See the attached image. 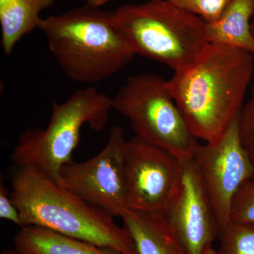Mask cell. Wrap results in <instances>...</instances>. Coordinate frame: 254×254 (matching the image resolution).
I'll return each mask as SVG.
<instances>
[{"instance_id":"obj_1","label":"cell","mask_w":254,"mask_h":254,"mask_svg":"<svg viewBox=\"0 0 254 254\" xmlns=\"http://www.w3.org/2000/svg\"><path fill=\"white\" fill-rule=\"evenodd\" d=\"M254 71V55L208 43L191 64L174 71L167 87L196 139H218L240 114Z\"/></svg>"},{"instance_id":"obj_2","label":"cell","mask_w":254,"mask_h":254,"mask_svg":"<svg viewBox=\"0 0 254 254\" xmlns=\"http://www.w3.org/2000/svg\"><path fill=\"white\" fill-rule=\"evenodd\" d=\"M17 167L10 196L21 227H43L124 254H138L131 235L115 223L111 214L60 186L39 169Z\"/></svg>"},{"instance_id":"obj_3","label":"cell","mask_w":254,"mask_h":254,"mask_svg":"<svg viewBox=\"0 0 254 254\" xmlns=\"http://www.w3.org/2000/svg\"><path fill=\"white\" fill-rule=\"evenodd\" d=\"M48 49L71 81L93 84L121 71L134 58L113 12L86 4L42 19Z\"/></svg>"},{"instance_id":"obj_4","label":"cell","mask_w":254,"mask_h":254,"mask_svg":"<svg viewBox=\"0 0 254 254\" xmlns=\"http://www.w3.org/2000/svg\"><path fill=\"white\" fill-rule=\"evenodd\" d=\"M115 23L135 53L180 71L191 64L208 44L207 23L168 0L120 6Z\"/></svg>"},{"instance_id":"obj_5","label":"cell","mask_w":254,"mask_h":254,"mask_svg":"<svg viewBox=\"0 0 254 254\" xmlns=\"http://www.w3.org/2000/svg\"><path fill=\"white\" fill-rule=\"evenodd\" d=\"M111 110L112 98L93 86L75 91L64 103L53 100L48 127L21 133L11 160L17 166L39 169L57 183L61 168L72 161L83 127L101 131Z\"/></svg>"},{"instance_id":"obj_6","label":"cell","mask_w":254,"mask_h":254,"mask_svg":"<svg viewBox=\"0 0 254 254\" xmlns=\"http://www.w3.org/2000/svg\"><path fill=\"white\" fill-rule=\"evenodd\" d=\"M112 105L129 121L135 136L163 148L182 163L193 158L198 143L161 76H129L112 98Z\"/></svg>"},{"instance_id":"obj_7","label":"cell","mask_w":254,"mask_h":254,"mask_svg":"<svg viewBox=\"0 0 254 254\" xmlns=\"http://www.w3.org/2000/svg\"><path fill=\"white\" fill-rule=\"evenodd\" d=\"M239 117L240 114L216 141L198 143L192 158L211 205L220 236L231 222L230 210L235 195L254 177L253 159L241 141Z\"/></svg>"},{"instance_id":"obj_8","label":"cell","mask_w":254,"mask_h":254,"mask_svg":"<svg viewBox=\"0 0 254 254\" xmlns=\"http://www.w3.org/2000/svg\"><path fill=\"white\" fill-rule=\"evenodd\" d=\"M126 143L123 128L112 127L104 148L87 161L72 160L64 165L57 184L113 217L122 218L128 210L125 191Z\"/></svg>"},{"instance_id":"obj_9","label":"cell","mask_w":254,"mask_h":254,"mask_svg":"<svg viewBox=\"0 0 254 254\" xmlns=\"http://www.w3.org/2000/svg\"><path fill=\"white\" fill-rule=\"evenodd\" d=\"M182 162L171 153L134 136L125 151L128 210L163 212L178 181Z\"/></svg>"},{"instance_id":"obj_10","label":"cell","mask_w":254,"mask_h":254,"mask_svg":"<svg viewBox=\"0 0 254 254\" xmlns=\"http://www.w3.org/2000/svg\"><path fill=\"white\" fill-rule=\"evenodd\" d=\"M162 213L187 254H202L220 236L193 160L182 162L178 181Z\"/></svg>"},{"instance_id":"obj_11","label":"cell","mask_w":254,"mask_h":254,"mask_svg":"<svg viewBox=\"0 0 254 254\" xmlns=\"http://www.w3.org/2000/svg\"><path fill=\"white\" fill-rule=\"evenodd\" d=\"M121 218L138 254H187L162 212L127 210Z\"/></svg>"},{"instance_id":"obj_12","label":"cell","mask_w":254,"mask_h":254,"mask_svg":"<svg viewBox=\"0 0 254 254\" xmlns=\"http://www.w3.org/2000/svg\"><path fill=\"white\" fill-rule=\"evenodd\" d=\"M14 245L23 254H124L37 226L20 227Z\"/></svg>"},{"instance_id":"obj_13","label":"cell","mask_w":254,"mask_h":254,"mask_svg":"<svg viewBox=\"0 0 254 254\" xmlns=\"http://www.w3.org/2000/svg\"><path fill=\"white\" fill-rule=\"evenodd\" d=\"M254 0H232L221 17L207 23L209 43H216L245 50L254 55V38L251 22Z\"/></svg>"},{"instance_id":"obj_14","label":"cell","mask_w":254,"mask_h":254,"mask_svg":"<svg viewBox=\"0 0 254 254\" xmlns=\"http://www.w3.org/2000/svg\"><path fill=\"white\" fill-rule=\"evenodd\" d=\"M55 0H0L1 47L11 55L25 35L39 28L40 14L54 4Z\"/></svg>"},{"instance_id":"obj_15","label":"cell","mask_w":254,"mask_h":254,"mask_svg":"<svg viewBox=\"0 0 254 254\" xmlns=\"http://www.w3.org/2000/svg\"><path fill=\"white\" fill-rule=\"evenodd\" d=\"M220 237L218 254H254V224L231 222Z\"/></svg>"},{"instance_id":"obj_16","label":"cell","mask_w":254,"mask_h":254,"mask_svg":"<svg viewBox=\"0 0 254 254\" xmlns=\"http://www.w3.org/2000/svg\"><path fill=\"white\" fill-rule=\"evenodd\" d=\"M181 9L213 23L221 17L232 0H168Z\"/></svg>"},{"instance_id":"obj_17","label":"cell","mask_w":254,"mask_h":254,"mask_svg":"<svg viewBox=\"0 0 254 254\" xmlns=\"http://www.w3.org/2000/svg\"><path fill=\"white\" fill-rule=\"evenodd\" d=\"M230 221L254 224V180L246 182L234 198Z\"/></svg>"},{"instance_id":"obj_18","label":"cell","mask_w":254,"mask_h":254,"mask_svg":"<svg viewBox=\"0 0 254 254\" xmlns=\"http://www.w3.org/2000/svg\"><path fill=\"white\" fill-rule=\"evenodd\" d=\"M239 131L245 149L251 156L254 157V83L250 98L240 111Z\"/></svg>"},{"instance_id":"obj_19","label":"cell","mask_w":254,"mask_h":254,"mask_svg":"<svg viewBox=\"0 0 254 254\" xmlns=\"http://www.w3.org/2000/svg\"><path fill=\"white\" fill-rule=\"evenodd\" d=\"M0 218L16 224L21 227L19 213L2 179L0 182Z\"/></svg>"},{"instance_id":"obj_20","label":"cell","mask_w":254,"mask_h":254,"mask_svg":"<svg viewBox=\"0 0 254 254\" xmlns=\"http://www.w3.org/2000/svg\"><path fill=\"white\" fill-rule=\"evenodd\" d=\"M111 0H86V4L90 5V6H96V7H100L105 4H106L108 1Z\"/></svg>"},{"instance_id":"obj_21","label":"cell","mask_w":254,"mask_h":254,"mask_svg":"<svg viewBox=\"0 0 254 254\" xmlns=\"http://www.w3.org/2000/svg\"><path fill=\"white\" fill-rule=\"evenodd\" d=\"M1 254H23L21 252H18L16 249H6L1 252Z\"/></svg>"},{"instance_id":"obj_22","label":"cell","mask_w":254,"mask_h":254,"mask_svg":"<svg viewBox=\"0 0 254 254\" xmlns=\"http://www.w3.org/2000/svg\"><path fill=\"white\" fill-rule=\"evenodd\" d=\"M202 254H218V253L217 251L214 250L212 246H210V247H208Z\"/></svg>"},{"instance_id":"obj_23","label":"cell","mask_w":254,"mask_h":254,"mask_svg":"<svg viewBox=\"0 0 254 254\" xmlns=\"http://www.w3.org/2000/svg\"><path fill=\"white\" fill-rule=\"evenodd\" d=\"M251 29H252V34L254 38V12L253 17H252V22H251Z\"/></svg>"},{"instance_id":"obj_24","label":"cell","mask_w":254,"mask_h":254,"mask_svg":"<svg viewBox=\"0 0 254 254\" xmlns=\"http://www.w3.org/2000/svg\"><path fill=\"white\" fill-rule=\"evenodd\" d=\"M252 159H253V162L254 164V157H252Z\"/></svg>"}]
</instances>
